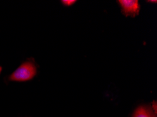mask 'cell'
Masks as SVG:
<instances>
[{
    "instance_id": "1",
    "label": "cell",
    "mask_w": 157,
    "mask_h": 117,
    "mask_svg": "<svg viewBox=\"0 0 157 117\" xmlns=\"http://www.w3.org/2000/svg\"><path fill=\"white\" fill-rule=\"evenodd\" d=\"M37 69L31 62H25L11 74L9 79L13 82H27L36 75Z\"/></svg>"
},
{
    "instance_id": "2",
    "label": "cell",
    "mask_w": 157,
    "mask_h": 117,
    "mask_svg": "<svg viewBox=\"0 0 157 117\" xmlns=\"http://www.w3.org/2000/svg\"><path fill=\"white\" fill-rule=\"evenodd\" d=\"M118 2L125 16H135L139 13L140 7L137 0H120Z\"/></svg>"
},
{
    "instance_id": "3",
    "label": "cell",
    "mask_w": 157,
    "mask_h": 117,
    "mask_svg": "<svg viewBox=\"0 0 157 117\" xmlns=\"http://www.w3.org/2000/svg\"><path fill=\"white\" fill-rule=\"evenodd\" d=\"M132 117H156L148 106H140L133 113Z\"/></svg>"
},
{
    "instance_id": "4",
    "label": "cell",
    "mask_w": 157,
    "mask_h": 117,
    "mask_svg": "<svg viewBox=\"0 0 157 117\" xmlns=\"http://www.w3.org/2000/svg\"><path fill=\"white\" fill-rule=\"evenodd\" d=\"M62 3L64 4V5L66 6H71L72 5V4H73L75 3V2H76L75 0H63Z\"/></svg>"
},
{
    "instance_id": "5",
    "label": "cell",
    "mask_w": 157,
    "mask_h": 117,
    "mask_svg": "<svg viewBox=\"0 0 157 117\" xmlns=\"http://www.w3.org/2000/svg\"><path fill=\"white\" fill-rule=\"evenodd\" d=\"M2 67H1V66H0V73H1V72H2Z\"/></svg>"
}]
</instances>
